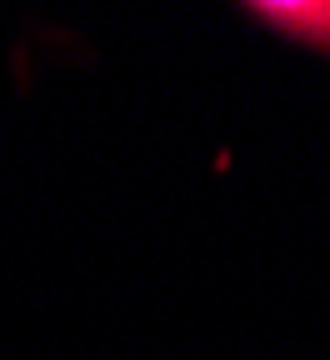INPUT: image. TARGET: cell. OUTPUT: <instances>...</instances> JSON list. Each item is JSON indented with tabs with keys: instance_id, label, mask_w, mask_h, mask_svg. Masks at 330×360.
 I'll list each match as a JSON object with an SVG mask.
<instances>
[{
	"instance_id": "1",
	"label": "cell",
	"mask_w": 330,
	"mask_h": 360,
	"mask_svg": "<svg viewBox=\"0 0 330 360\" xmlns=\"http://www.w3.org/2000/svg\"><path fill=\"white\" fill-rule=\"evenodd\" d=\"M246 15L315 56H330V0H255L246 6Z\"/></svg>"
}]
</instances>
